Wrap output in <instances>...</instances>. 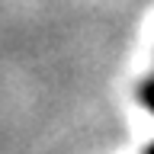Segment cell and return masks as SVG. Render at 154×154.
<instances>
[{"instance_id": "obj_1", "label": "cell", "mask_w": 154, "mask_h": 154, "mask_svg": "<svg viewBox=\"0 0 154 154\" xmlns=\"http://www.w3.org/2000/svg\"><path fill=\"white\" fill-rule=\"evenodd\" d=\"M138 96H141V103H144V106H148V109L154 112V77H148V80L141 84V90H138ZM144 154H154V141L148 144V151H144Z\"/></svg>"}]
</instances>
